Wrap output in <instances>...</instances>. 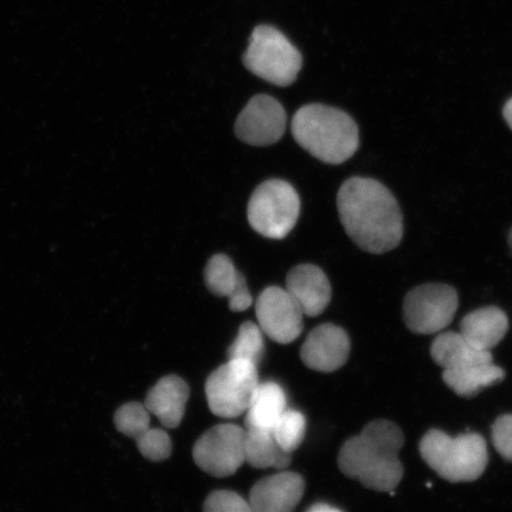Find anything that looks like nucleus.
Masks as SVG:
<instances>
[{
  "mask_svg": "<svg viewBox=\"0 0 512 512\" xmlns=\"http://www.w3.org/2000/svg\"><path fill=\"white\" fill-rule=\"evenodd\" d=\"M339 217L358 247L371 254L393 251L403 236V216L398 201L373 178L352 177L337 195Z\"/></svg>",
  "mask_w": 512,
  "mask_h": 512,
  "instance_id": "f257e3e1",
  "label": "nucleus"
},
{
  "mask_svg": "<svg viewBox=\"0 0 512 512\" xmlns=\"http://www.w3.org/2000/svg\"><path fill=\"white\" fill-rule=\"evenodd\" d=\"M403 444L405 435L394 422H370L361 434L345 441L339 451V470L368 489L392 492L398 488L403 477V466L399 459Z\"/></svg>",
  "mask_w": 512,
  "mask_h": 512,
  "instance_id": "f03ea898",
  "label": "nucleus"
},
{
  "mask_svg": "<svg viewBox=\"0 0 512 512\" xmlns=\"http://www.w3.org/2000/svg\"><path fill=\"white\" fill-rule=\"evenodd\" d=\"M291 130L304 150L326 164L347 162L360 146L355 120L335 107L312 104L300 108L294 114Z\"/></svg>",
  "mask_w": 512,
  "mask_h": 512,
  "instance_id": "7ed1b4c3",
  "label": "nucleus"
},
{
  "mask_svg": "<svg viewBox=\"0 0 512 512\" xmlns=\"http://www.w3.org/2000/svg\"><path fill=\"white\" fill-rule=\"evenodd\" d=\"M419 450L426 464L451 483L477 480L489 463L488 445L478 433L453 438L443 431L431 430L422 437Z\"/></svg>",
  "mask_w": 512,
  "mask_h": 512,
  "instance_id": "20e7f679",
  "label": "nucleus"
},
{
  "mask_svg": "<svg viewBox=\"0 0 512 512\" xmlns=\"http://www.w3.org/2000/svg\"><path fill=\"white\" fill-rule=\"evenodd\" d=\"M243 63L260 79L287 87L297 80L303 67V56L283 32L265 24L252 32Z\"/></svg>",
  "mask_w": 512,
  "mask_h": 512,
  "instance_id": "39448f33",
  "label": "nucleus"
},
{
  "mask_svg": "<svg viewBox=\"0 0 512 512\" xmlns=\"http://www.w3.org/2000/svg\"><path fill=\"white\" fill-rule=\"evenodd\" d=\"M300 197L290 183L270 179L255 189L248 203L249 224L265 238L281 240L296 227Z\"/></svg>",
  "mask_w": 512,
  "mask_h": 512,
  "instance_id": "423d86ee",
  "label": "nucleus"
},
{
  "mask_svg": "<svg viewBox=\"0 0 512 512\" xmlns=\"http://www.w3.org/2000/svg\"><path fill=\"white\" fill-rule=\"evenodd\" d=\"M259 384L258 367L247 361L229 360L206 382L210 411L223 419L238 418L247 412Z\"/></svg>",
  "mask_w": 512,
  "mask_h": 512,
  "instance_id": "0eeeda50",
  "label": "nucleus"
},
{
  "mask_svg": "<svg viewBox=\"0 0 512 512\" xmlns=\"http://www.w3.org/2000/svg\"><path fill=\"white\" fill-rule=\"evenodd\" d=\"M458 305V293L453 287L425 284L408 292L403 303V318L414 334L434 335L452 323Z\"/></svg>",
  "mask_w": 512,
  "mask_h": 512,
  "instance_id": "6e6552de",
  "label": "nucleus"
},
{
  "mask_svg": "<svg viewBox=\"0 0 512 512\" xmlns=\"http://www.w3.org/2000/svg\"><path fill=\"white\" fill-rule=\"evenodd\" d=\"M245 444V428L233 424L217 425L198 438L192 457L208 475L226 478L235 475L246 463Z\"/></svg>",
  "mask_w": 512,
  "mask_h": 512,
  "instance_id": "1a4fd4ad",
  "label": "nucleus"
},
{
  "mask_svg": "<svg viewBox=\"0 0 512 512\" xmlns=\"http://www.w3.org/2000/svg\"><path fill=\"white\" fill-rule=\"evenodd\" d=\"M258 325L264 335L279 344H290L302 335L304 313L286 288L267 287L255 304Z\"/></svg>",
  "mask_w": 512,
  "mask_h": 512,
  "instance_id": "9d476101",
  "label": "nucleus"
},
{
  "mask_svg": "<svg viewBox=\"0 0 512 512\" xmlns=\"http://www.w3.org/2000/svg\"><path fill=\"white\" fill-rule=\"evenodd\" d=\"M287 117L283 105L270 95L249 100L235 124V134L243 143L270 146L283 138Z\"/></svg>",
  "mask_w": 512,
  "mask_h": 512,
  "instance_id": "9b49d317",
  "label": "nucleus"
},
{
  "mask_svg": "<svg viewBox=\"0 0 512 512\" xmlns=\"http://www.w3.org/2000/svg\"><path fill=\"white\" fill-rule=\"evenodd\" d=\"M350 355V338L342 328L323 324L306 337L300 357L307 368L320 373H334L347 363Z\"/></svg>",
  "mask_w": 512,
  "mask_h": 512,
  "instance_id": "f8f14e48",
  "label": "nucleus"
},
{
  "mask_svg": "<svg viewBox=\"0 0 512 512\" xmlns=\"http://www.w3.org/2000/svg\"><path fill=\"white\" fill-rule=\"evenodd\" d=\"M305 492V480L299 473L279 472L256 483L248 502L253 512H293Z\"/></svg>",
  "mask_w": 512,
  "mask_h": 512,
  "instance_id": "ddd939ff",
  "label": "nucleus"
},
{
  "mask_svg": "<svg viewBox=\"0 0 512 512\" xmlns=\"http://www.w3.org/2000/svg\"><path fill=\"white\" fill-rule=\"evenodd\" d=\"M286 291L296 300L307 317L319 316L331 302L330 281L315 265L294 267L287 275Z\"/></svg>",
  "mask_w": 512,
  "mask_h": 512,
  "instance_id": "4468645a",
  "label": "nucleus"
},
{
  "mask_svg": "<svg viewBox=\"0 0 512 512\" xmlns=\"http://www.w3.org/2000/svg\"><path fill=\"white\" fill-rule=\"evenodd\" d=\"M204 280L211 293L229 299V309L233 312L246 311L252 306L247 281L227 255L216 254L208 261Z\"/></svg>",
  "mask_w": 512,
  "mask_h": 512,
  "instance_id": "2eb2a0df",
  "label": "nucleus"
},
{
  "mask_svg": "<svg viewBox=\"0 0 512 512\" xmlns=\"http://www.w3.org/2000/svg\"><path fill=\"white\" fill-rule=\"evenodd\" d=\"M189 395L188 384L181 377L165 376L147 393L145 407L164 427L176 428L183 421Z\"/></svg>",
  "mask_w": 512,
  "mask_h": 512,
  "instance_id": "dca6fc26",
  "label": "nucleus"
},
{
  "mask_svg": "<svg viewBox=\"0 0 512 512\" xmlns=\"http://www.w3.org/2000/svg\"><path fill=\"white\" fill-rule=\"evenodd\" d=\"M509 319L496 306H486L465 316L460 323V332L476 348L491 351L507 335Z\"/></svg>",
  "mask_w": 512,
  "mask_h": 512,
  "instance_id": "f3484780",
  "label": "nucleus"
},
{
  "mask_svg": "<svg viewBox=\"0 0 512 512\" xmlns=\"http://www.w3.org/2000/svg\"><path fill=\"white\" fill-rule=\"evenodd\" d=\"M433 361L444 370L494 361L491 351L480 350L462 332L448 331L434 339L431 347Z\"/></svg>",
  "mask_w": 512,
  "mask_h": 512,
  "instance_id": "a211bd4d",
  "label": "nucleus"
},
{
  "mask_svg": "<svg viewBox=\"0 0 512 512\" xmlns=\"http://www.w3.org/2000/svg\"><path fill=\"white\" fill-rule=\"evenodd\" d=\"M286 409L287 396L280 384L272 381L260 383L247 409L246 427L272 431Z\"/></svg>",
  "mask_w": 512,
  "mask_h": 512,
  "instance_id": "6ab92c4d",
  "label": "nucleus"
},
{
  "mask_svg": "<svg viewBox=\"0 0 512 512\" xmlns=\"http://www.w3.org/2000/svg\"><path fill=\"white\" fill-rule=\"evenodd\" d=\"M505 379L503 368L494 362L472 364V366L444 370L443 380L447 387L462 398H472L483 389L501 383Z\"/></svg>",
  "mask_w": 512,
  "mask_h": 512,
  "instance_id": "aec40b11",
  "label": "nucleus"
},
{
  "mask_svg": "<svg viewBox=\"0 0 512 512\" xmlns=\"http://www.w3.org/2000/svg\"><path fill=\"white\" fill-rule=\"evenodd\" d=\"M246 463L254 469L285 470L292 462V453L280 447L272 431L246 430Z\"/></svg>",
  "mask_w": 512,
  "mask_h": 512,
  "instance_id": "412c9836",
  "label": "nucleus"
},
{
  "mask_svg": "<svg viewBox=\"0 0 512 512\" xmlns=\"http://www.w3.org/2000/svg\"><path fill=\"white\" fill-rule=\"evenodd\" d=\"M264 352V332L259 325L245 322L240 326L238 337L228 350V357L229 360L247 361L259 367Z\"/></svg>",
  "mask_w": 512,
  "mask_h": 512,
  "instance_id": "4be33fe9",
  "label": "nucleus"
},
{
  "mask_svg": "<svg viewBox=\"0 0 512 512\" xmlns=\"http://www.w3.org/2000/svg\"><path fill=\"white\" fill-rule=\"evenodd\" d=\"M272 433L283 450L293 453L302 445L305 438V415L287 408L279 420L275 422Z\"/></svg>",
  "mask_w": 512,
  "mask_h": 512,
  "instance_id": "5701e85b",
  "label": "nucleus"
},
{
  "mask_svg": "<svg viewBox=\"0 0 512 512\" xmlns=\"http://www.w3.org/2000/svg\"><path fill=\"white\" fill-rule=\"evenodd\" d=\"M114 424L119 432L138 439L151 427V413L142 403H126L115 413Z\"/></svg>",
  "mask_w": 512,
  "mask_h": 512,
  "instance_id": "b1692460",
  "label": "nucleus"
},
{
  "mask_svg": "<svg viewBox=\"0 0 512 512\" xmlns=\"http://www.w3.org/2000/svg\"><path fill=\"white\" fill-rule=\"evenodd\" d=\"M139 452L151 462H163L172 452V443L169 434L160 428H149L136 439Z\"/></svg>",
  "mask_w": 512,
  "mask_h": 512,
  "instance_id": "393cba45",
  "label": "nucleus"
},
{
  "mask_svg": "<svg viewBox=\"0 0 512 512\" xmlns=\"http://www.w3.org/2000/svg\"><path fill=\"white\" fill-rule=\"evenodd\" d=\"M204 512H253L251 504L234 491H214L206 499Z\"/></svg>",
  "mask_w": 512,
  "mask_h": 512,
  "instance_id": "a878e982",
  "label": "nucleus"
},
{
  "mask_svg": "<svg viewBox=\"0 0 512 512\" xmlns=\"http://www.w3.org/2000/svg\"><path fill=\"white\" fill-rule=\"evenodd\" d=\"M492 443L502 458L512 463V414L499 416L492 426Z\"/></svg>",
  "mask_w": 512,
  "mask_h": 512,
  "instance_id": "bb28decb",
  "label": "nucleus"
},
{
  "mask_svg": "<svg viewBox=\"0 0 512 512\" xmlns=\"http://www.w3.org/2000/svg\"><path fill=\"white\" fill-rule=\"evenodd\" d=\"M306 512H343L335 507H331L329 504L317 503L312 505Z\"/></svg>",
  "mask_w": 512,
  "mask_h": 512,
  "instance_id": "cd10ccee",
  "label": "nucleus"
},
{
  "mask_svg": "<svg viewBox=\"0 0 512 512\" xmlns=\"http://www.w3.org/2000/svg\"><path fill=\"white\" fill-rule=\"evenodd\" d=\"M503 117L512 130V98L507 102V104H505L503 108Z\"/></svg>",
  "mask_w": 512,
  "mask_h": 512,
  "instance_id": "c85d7f7f",
  "label": "nucleus"
},
{
  "mask_svg": "<svg viewBox=\"0 0 512 512\" xmlns=\"http://www.w3.org/2000/svg\"><path fill=\"white\" fill-rule=\"evenodd\" d=\"M509 245L512 249V229L510 230V234H509Z\"/></svg>",
  "mask_w": 512,
  "mask_h": 512,
  "instance_id": "c756f323",
  "label": "nucleus"
}]
</instances>
